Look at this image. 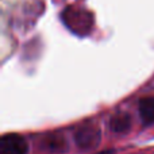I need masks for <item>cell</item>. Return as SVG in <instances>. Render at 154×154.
I'll list each match as a JSON object with an SVG mask.
<instances>
[{"label":"cell","mask_w":154,"mask_h":154,"mask_svg":"<svg viewBox=\"0 0 154 154\" xmlns=\"http://www.w3.org/2000/svg\"><path fill=\"white\" fill-rule=\"evenodd\" d=\"M29 145L18 134H7L0 139V154H27Z\"/></svg>","instance_id":"2"},{"label":"cell","mask_w":154,"mask_h":154,"mask_svg":"<svg viewBox=\"0 0 154 154\" xmlns=\"http://www.w3.org/2000/svg\"><path fill=\"white\" fill-rule=\"evenodd\" d=\"M75 141L81 150L95 149L100 142V130L93 125H85L76 131Z\"/></svg>","instance_id":"1"},{"label":"cell","mask_w":154,"mask_h":154,"mask_svg":"<svg viewBox=\"0 0 154 154\" xmlns=\"http://www.w3.org/2000/svg\"><path fill=\"white\" fill-rule=\"evenodd\" d=\"M139 115L145 125H154V96H147L139 101Z\"/></svg>","instance_id":"3"},{"label":"cell","mask_w":154,"mask_h":154,"mask_svg":"<svg viewBox=\"0 0 154 154\" xmlns=\"http://www.w3.org/2000/svg\"><path fill=\"white\" fill-rule=\"evenodd\" d=\"M131 126V119L127 114H116L111 119V128L115 133H126Z\"/></svg>","instance_id":"4"}]
</instances>
